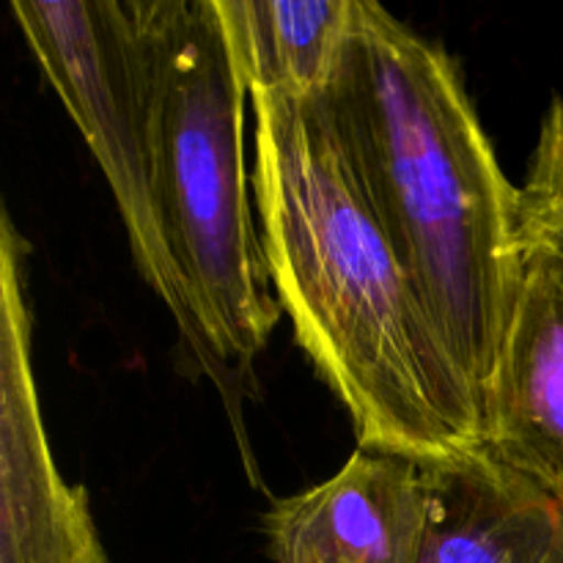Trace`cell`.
Masks as SVG:
<instances>
[{"instance_id": "4", "label": "cell", "mask_w": 563, "mask_h": 563, "mask_svg": "<svg viewBox=\"0 0 563 563\" xmlns=\"http://www.w3.org/2000/svg\"><path fill=\"white\" fill-rule=\"evenodd\" d=\"M11 14L113 190L135 267L170 311L198 368L218 383L159 220L135 0H14Z\"/></svg>"}, {"instance_id": "2", "label": "cell", "mask_w": 563, "mask_h": 563, "mask_svg": "<svg viewBox=\"0 0 563 563\" xmlns=\"http://www.w3.org/2000/svg\"><path fill=\"white\" fill-rule=\"evenodd\" d=\"M319 99L484 407L520 295L526 247L520 190L500 170L460 69L377 0H355L339 71Z\"/></svg>"}, {"instance_id": "5", "label": "cell", "mask_w": 563, "mask_h": 563, "mask_svg": "<svg viewBox=\"0 0 563 563\" xmlns=\"http://www.w3.org/2000/svg\"><path fill=\"white\" fill-rule=\"evenodd\" d=\"M27 242L0 214V563H110L86 489L69 487L47 443L31 363Z\"/></svg>"}, {"instance_id": "1", "label": "cell", "mask_w": 563, "mask_h": 563, "mask_svg": "<svg viewBox=\"0 0 563 563\" xmlns=\"http://www.w3.org/2000/svg\"><path fill=\"white\" fill-rule=\"evenodd\" d=\"M253 198L300 350L361 449L429 462L484 443V407L357 185L322 99L251 93Z\"/></svg>"}, {"instance_id": "6", "label": "cell", "mask_w": 563, "mask_h": 563, "mask_svg": "<svg viewBox=\"0 0 563 563\" xmlns=\"http://www.w3.org/2000/svg\"><path fill=\"white\" fill-rule=\"evenodd\" d=\"M484 443L563 509V256L526 245L504 352L484 394Z\"/></svg>"}, {"instance_id": "7", "label": "cell", "mask_w": 563, "mask_h": 563, "mask_svg": "<svg viewBox=\"0 0 563 563\" xmlns=\"http://www.w3.org/2000/svg\"><path fill=\"white\" fill-rule=\"evenodd\" d=\"M427 520L421 465L357 449L319 487L264 517L275 563H418Z\"/></svg>"}, {"instance_id": "3", "label": "cell", "mask_w": 563, "mask_h": 563, "mask_svg": "<svg viewBox=\"0 0 563 563\" xmlns=\"http://www.w3.org/2000/svg\"><path fill=\"white\" fill-rule=\"evenodd\" d=\"M154 192L218 388L247 377L284 308L247 170L251 102L214 0H135Z\"/></svg>"}, {"instance_id": "9", "label": "cell", "mask_w": 563, "mask_h": 563, "mask_svg": "<svg viewBox=\"0 0 563 563\" xmlns=\"http://www.w3.org/2000/svg\"><path fill=\"white\" fill-rule=\"evenodd\" d=\"M247 93L317 99L344 55L355 0H214Z\"/></svg>"}, {"instance_id": "8", "label": "cell", "mask_w": 563, "mask_h": 563, "mask_svg": "<svg viewBox=\"0 0 563 563\" xmlns=\"http://www.w3.org/2000/svg\"><path fill=\"white\" fill-rule=\"evenodd\" d=\"M421 465L427 520L418 563H563V509L487 443Z\"/></svg>"}, {"instance_id": "10", "label": "cell", "mask_w": 563, "mask_h": 563, "mask_svg": "<svg viewBox=\"0 0 563 563\" xmlns=\"http://www.w3.org/2000/svg\"><path fill=\"white\" fill-rule=\"evenodd\" d=\"M522 247H548L563 256V102L555 99L539 130L526 185L517 187Z\"/></svg>"}]
</instances>
